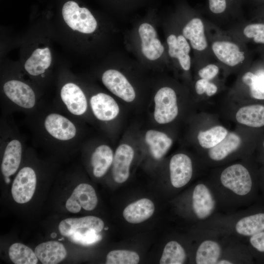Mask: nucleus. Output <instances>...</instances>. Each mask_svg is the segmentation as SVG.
I'll use <instances>...</instances> for the list:
<instances>
[{
	"instance_id": "obj_24",
	"label": "nucleus",
	"mask_w": 264,
	"mask_h": 264,
	"mask_svg": "<svg viewBox=\"0 0 264 264\" xmlns=\"http://www.w3.org/2000/svg\"><path fill=\"white\" fill-rule=\"evenodd\" d=\"M22 145L16 139L12 140L6 146L1 163L2 173L9 177L17 171L22 158Z\"/></svg>"
},
{
	"instance_id": "obj_9",
	"label": "nucleus",
	"mask_w": 264,
	"mask_h": 264,
	"mask_svg": "<svg viewBox=\"0 0 264 264\" xmlns=\"http://www.w3.org/2000/svg\"><path fill=\"white\" fill-rule=\"evenodd\" d=\"M98 199L95 190L89 184L81 183L73 190L67 200L66 207L72 213L80 211L81 208L87 211H91L95 208Z\"/></svg>"
},
{
	"instance_id": "obj_26",
	"label": "nucleus",
	"mask_w": 264,
	"mask_h": 264,
	"mask_svg": "<svg viewBox=\"0 0 264 264\" xmlns=\"http://www.w3.org/2000/svg\"><path fill=\"white\" fill-rule=\"evenodd\" d=\"M51 54L48 47L34 50L24 64L26 71L30 75L37 76L44 72L50 66Z\"/></svg>"
},
{
	"instance_id": "obj_22",
	"label": "nucleus",
	"mask_w": 264,
	"mask_h": 264,
	"mask_svg": "<svg viewBox=\"0 0 264 264\" xmlns=\"http://www.w3.org/2000/svg\"><path fill=\"white\" fill-rule=\"evenodd\" d=\"M154 203L148 198H142L128 205L124 210L123 217L129 222L139 223L149 219L154 211Z\"/></svg>"
},
{
	"instance_id": "obj_13",
	"label": "nucleus",
	"mask_w": 264,
	"mask_h": 264,
	"mask_svg": "<svg viewBox=\"0 0 264 264\" xmlns=\"http://www.w3.org/2000/svg\"><path fill=\"white\" fill-rule=\"evenodd\" d=\"M134 154L133 148L127 144H122L116 149L112 162V175L117 183H123L129 178Z\"/></svg>"
},
{
	"instance_id": "obj_31",
	"label": "nucleus",
	"mask_w": 264,
	"mask_h": 264,
	"mask_svg": "<svg viewBox=\"0 0 264 264\" xmlns=\"http://www.w3.org/2000/svg\"><path fill=\"white\" fill-rule=\"evenodd\" d=\"M235 230L240 235L252 236L264 231V213L244 217L235 225Z\"/></svg>"
},
{
	"instance_id": "obj_32",
	"label": "nucleus",
	"mask_w": 264,
	"mask_h": 264,
	"mask_svg": "<svg viewBox=\"0 0 264 264\" xmlns=\"http://www.w3.org/2000/svg\"><path fill=\"white\" fill-rule=\"evenodd\" d=\"M9 256L15 264H36L39 260L35 252L30 248L19 242L14 243L10 246Z\"/></svg>"
},
{
	"instance_id": "obj_29",
	"label": "nucleus",
	"mask_w": 264,
	"mask_h": 264,
	"mask_svg": "<svg viewBox=\"0 0 264 264\" xmlns=\"http://www.w3.org/2000/svg\"><path fill=\"white\" fill-rule=\"evenodd\" d=\"M241 143L240 136L234 132H228L219 144L209 149L208 155L214 161H220L237 150Z\"/></svg>"
},
{
	"instance_id": "obj_8",
	"label": "nucleus",
	"mask_w": 264,
	"mask_h": 264,
	"mask_svg": "<svg viewBox=\"0 0 264 264\" xmlns=\"http://www.w3.org/2000/svg\"><path fill=\"white\" fill-rule=\"evenodd\" d=\"M36 186V176L30 167L22 168L16 176L12 186L14 200L18 203H25L32 198Z\"/></svg>"
},
{
	"instance_id": "obj_6",
	"label": "nucleus",
	"mask_w": 264,
	"mask_h": 264,
	"mask_svg": "<svg viewBox=\"0 0 264 264\" xmlns=\"http://www.w3.org/2000/svg\"><path fill=\"white\" fill-rule=\"evenodd\" d=\"M220 180L224 187L238 196H245L251 190L252 182L249 172L241 164H233L223 170Z\"/></svg>"
},
{
	"instance_id": "obj_11",
	"label": "nucleus",
	"mask_w": 264,
	"mask_h": 264,
	"mask_svg": "<svg viewBox=\"0 0 264 264\" xmlns=\"http://www.w3.org/2000/svg\"><path fill=\"white\" fill-rule=\"evenodd\" d=\"M168 54L170 57L178 63L180 67L184 71H189L191 67L190 56L191 47L182 33L176 35L170 34L167 38Z\"/></svg>"
},
{
	"instance_id": "obj_41",
	"label": "nucleus",
	"mask_w": 264,
	"mask_h": 264,
	"mask_svg": "<svg viewBox=\"0 0 264 264\" xmlns=\"http://www.w3.org/2000/svg\"><path fill=\"white\" fill-rule=\"evenodd\" d=\"M259 10L260 12V14H264V5H262V6L260 8Z\"/></svg>"
},
{
	"instance_id": "obj_39",
	"label": "nucleus",
	"mask_w": 264,
	"mask_h": 264,
	"mask_svg": "<svg viewBox=\"0 0 264 264\" xmlns=\"http://www.w3.org/2000/svg\"><path fill=\"white\" fill-rule=\"evenodd\" d=\"M218 264H233L231 261L225 260V259H221L218 261L217 262Z\"/></svg>"
},
{
	"instance_id": "obj_23",
	"label": "nucleus",
	"mask_w": 264,
	"mask_h": 264,
	"mask_svg": "<svg viewBox=\"0 0 264 264\" xmlns=\"http://www.w3.org/2000/svg\"><path fill=\"white\" fill-rule=\"evenodd\" d=\"M145 140L152 155L157 160L164 156L173 144L172 139L167 134L154 130L146 132Z\"/></svg>"
},
{
	"instance_id": "obj_27",
	"label": "nucleus",
	"mask_w": 264,
	"mask_h": 264,
	"mask_svg": "<svg viewBox=\"0 0 264 264\" xmlns=\"http://www.w3.org/2000/svg\"><path fill=\"white\" fill-rule=\"evenodd\" d=\"M238 122L253 128L264 126V106L252 105L241 108L236 114Z\"/></svg>"
},
{
	"instance_id": "obj_35",
	"label": "nucleus",
	"mask_w": 264,
	"mask_h": 264,
	"mask_svg": "<svg viewBox=\"0 0 264 264\" xmlns=\"http://www.w3.org/2000/svg\"><path fill=\"white\" fill-rule=\"evenodd\" d=\"M139 262L138 254L132 251L115 250L107 255V264H137Z\"/></svg>"
},
{
	"instance_id": "obj_30",
	"label": "nucleus",
	"mask_w": 264,
	"mask_h": 264,
	"mask_svg": "<svg viewBox=\"0 0 264 264\" xmlns=\"http://www.w3.org/2000/svg\"><path fill=\"white\" fill-rule=\"evenodd\" d=\"M221 249L216 242L207 240L198 246L196 255L197 264H216L220 259Z\"/></svg>"
},
{
	"instance_id": "obj_33",
	"label": "nucleus",
	"mask_w": 264,
	"mask_h": 264,
	"mask_svg": "<svg viewBox=\"0 0 264 264\" xmlns=\"http://www.w3.org/2000/svg\"><path fill=\"white\" fill-rule=\"evenodd\" d=\"M227 130L222 126H215L204 131H200L198 135L199 145L204 149H211L227 135Z\"/></svg>"
},
{
	"instance_id": "obj_18",
	"label": "nucleus",
	"mask_w": 264,
	"mask_h": 264,
	"mask_svg": "<svg viewBox=\"0 0 264 264\" xmlns=\"http://www.w3.org/2000/svg\"><path fill=\"white\" fill-rule=\"evenodd\" d=\"M90 104L94 116L101 121L112 120L119 113V107L115 100L104 93L93 95L90 98Z\"/></svg>"
},
{
	"instance_id": "obj_42",
	"label": "nucleus",
	"mask_w": 264,
	"mask_h": 264,
	"mask_svg": "<svg viewBox=\"0 0 264 264\" xmlns=\"http://www.w3.org/2000/svg\"><path fill=\"white\" fill-rule=\"evenodd\" d=\"M104 229H105V230H107V229H108V228H107V227H104Z\"/></svg>"
},
{
	"instance_id": "obj_4",
	"label": "nucleus",
	"mask_w": 264,
	"mask_h": 264,
	"mask_svg": "<svg viewBox=\"0 0 264 264\" xmlns=\"http://www.w3.org/2000/svg\"><path fill=\"white\" fill-rule=\"evenodd\" d=\"M245 0H206L202 12L214 23L231 24V27L245 20L242 5Z\"/></svg>"
},
{
	"instance_id": "obj_19",
	"label": "nucleus",
	"mask_w": 264,
	"mask_h": 264,
	"mask_svg": "<svg viewBox=\"0 0 264 264\" xmlns=\"http://www.w3.org/2000/svg\"><path fill=\"white\" fill-rule=\"evenodd\" d=\"M192 206L197 217L204 220L210 216L215 207V201L209 189L205 184H197L192 195Z\"/></svg>"
},
{
	"instance_id": "obj_14",
	"label": "nucleus",
	"mask_w": 264,
	"mask_h": 264,
	"mask_svg": "<svg viewBox=\"0 0 264 264\" xmlns=\"http://www.w3.org/2000/svg\"><path fill=\"white\" fill-rule=\"evenodd\" d=\"M3 88L6 96L18 106L26 109H31L34 106L35 93L25 83L18 80H10L4 84Z\"/></svg>"
},
{
	"instance_id": "obj_21",
	"label": "nucleus",
	"mask_w": 264,
	"mask_h": 264,
	"mask_svg": "<svg viewBox=\"0 0 264 264\" xmlns=\"http://www.w3.org/2000/svg\"><path fill=\"white\" fill-rule=\"evenodd\" d=\"M34 252L39 260L44 264H57L66 256L64 245L57 241H48L40 243Z\"/></svg>"
},
{
	"instance_id": "obj_5",
	"label": "nucleus",
	"mask_w": 264,
	"mask_h": 264,
	"mask_svg": "<svg viewBox=\"0 0 264 264\" xmlns=\"http://www.w3.org/2000/svg\"><path fill=\"white\" fill-rule=\"evenodd\" d=\"M62 15L66 23L74 30L89 34L96 28L97 22L89 10L80 7L75 1H68L64 4Z\"/></svg>"
},
{
	"instance_id": "obj_2",
	"label": "nucleus",
	"mask_w": 264,
	"mask_h": 264,
	"mask_svg": "<svg viewBox=\"0 0 264 264\" xmlns=\"http://www.w3.org/2000/svg\"><path fill=\"white\" fill-rule=\"evenodd\" d=\"M188 20L182 26L181 33L194 50L196 65L198 68L215 61L207 38L205 18L195 10H189Z\"/></svg>"
},
{
	"instance_id": "obj_36",
	"label": "nucleus",
	"mask_w": 264,
	"mask_h": 264,
	"mask_svg": "<svg viewBox=\"0 0 264 264\" xmlns=\"http://www.w3.org/2000/svg\"><path fill=\"white\" fill-rule=\"evenodd\" d=\"M223 68L219 63L215 61L199 68L198 75L199 78L213 81L218 76L221 69Z\"/></svg>"
},
{
	"instance_id": "obj_43",
	"label": "nucleus",
	"mask_w": 264,
	"mask_h": 264,
	"mask_svg": "<svg viewBox=\"0 0 264 264\" xmlns=\"http://www.w3.org/2000/svg\"><path fill=\"white\" fill-rule=\"evenodd\" d=\"M263 145H264V144H263Z\"/></svg>"
},
{
	"instance_id": "obj_16",
	"label": "nucleus",
	"mask_w": 264,
	"mask_h": 264,
	"mask_svg": "<svg viewBox=\"0 0 264 264\" xmlns=\"http://www.w3.org/2000/svg\"><path fill=\"white\" fill-rule=\"evenodd\" d=\"M227 30L245 44L247 42L264 45V22H246L237 23Z\"/></svg>"
},
{
	"instance_id": "obj_20",
	"label": "nucleus",
	"mask_w": 264,
	"mask_h": 264,
	"mask_svg": "<svg viewBox=\"0 0 264 264\" xmlns=\"http://www.w3.org/2000/svg\"><path fill=\"white\" fill-rule=\"evenodd\" d=\"M61 97L68 110L73 114L81 115L87 109V101L82 89L76 84H65L61 90Z\"/></svg>"
},
{
	"instance_id": "obj_15",
	"label": "nucleus",
	"mask_w": 264,
	"mask_h": 264,
	"mask_svg": "<svg viewBox=\"0 0 264 264\" xmlns=\"http://www.w3.org/2000/svg\"><path fill=\"white\" fill-rule=\"evenodd\" d=\"M141 41V51L144 56L150 60H155L163 54L164 48L157 38L154 27L149 23L141 24L138 29Z\"/></svg>"
},
{
	"instance_id": "obj_25",
	"label": "nucleus",
	"mask_w": 264,
	"mask_h": 264,
	"mask_svg": "<svg viewBox=\"0 0 264 264\" xmlns=\"http://www.w3.org/2000/svg\"><path fill=\"white\" fill-rule=\"evenodd\" d=\"M113 156L112 150L107 145H101L95 149L90 162L95 177H101L105 175L112 164Z\"/></svg>"
},
{
	"instance_id": "obj_1",
	"label": "nucleus",
	"mask_w": 264,
	"mask_h": 264,
	"mask_svg": "<svg viewBox=\"0 0 264 264\" xmlns=\"http://www.w3.org/2000/svg\"><path fill=\"white\" fill-rule=\"evenodd\" d=\"M210 48L215 61L226 70L247 68L250 53L246 44L208 19L205 20Z\"/></svg>"
},
{
	"instance_id": "obj_3",
	"label": "nucleus",
	"mask_w": 264,
	"mask_h": 264,
	"mask_svg": "<svg viewBox=\"0 0 264 264\" xmlns=\"http://www.w3.org/2000/svg\"><path fill=\"white\" fill-rule=\"evenodd\" d=\"M104 223L99 218L88 216L79 218H67L59 225L61 234L73 242L85 246L93 244L102 240L99 233Z\"/></svg>"
},
{
	"instance_id": "obj_17",
	"label": "nucleus",
	"mask_w": 264,
	"mask_h": 264,
	"mask_svg": "<svg viewBox=\"0 0 264 264\" xmlns=\"http://www.w3.org/2000/svg\"><path fill=\"white\" fill-rule=\"evenodd\" d=\"M44 127L52 136L60 140H70L76 133L74 125L66 117L57 113H51L46 116Z\"/></svg>"
},
{
	"instance_id": "obj_34",
	"label": "nucleus",
	"mask_w": 264,
	"mask_h": 264,
	"mask_svg": "<svg viewBox=\"0 0 264 264\" xmlns=\"http://www.w3.org/2000/svg\"><path fill=\"white\" fill-rule=\"evenodd\" d=\"M186 259L183 247L176 241L168 242L163 249L159 261L160 264H182Z\"/></svg>"
},
{
	"instance_id": "obj_38",
	"label": "nucleus",
	"mask_w": 264,
	"mask_h": 264,
	"mask_svg": "<svg viewBox=\"0 0 264 264\" xmlns=\"http://www.w3.org/2000/svg\"><path fill=\"white\" fill-rule=\"evenodd\" d=\"M250 242L257 250L264 252V231L251 236Z\"/></svg>"
},
{
	"instance_id": "obj_10",
	"label": "nucleus",
	"mask_w": 264,
	"mask_h": 264,
	"mask_svg": "<svg viewBox=\"0 0 264 264\" xmlns=\"http://www.w3.org/2000/svg\"><path fill=\"white\" fill-rule=\"evenodd\" d=\"M102 80L110 92L123 100L132 102L135 99V92L133 88L120 71L108 69L103 73Z\"/></svg>"
},
{
	"instance_id": "obj_28",
	"label": "nucleus",
	"mask_w": 264,
	"mask_h": 264,
	"mask_svg": "<svg viewBox=\"0 0 264 264\" xmlns=\"http://www.w3.org/2000/svg\"><path fill=\"white\" fill-rule=\"evenodd\" d=\"M241 85L248 88L251 97L258 100H264V71L255 72L246 70L240 78Z\"/></svg>"
},
{
	"instance_id": "obj_37",
	"label": "nucleus",
	"mask_w": 264,
	"mask_h": 264,
	"mask_svg": "<svg viewBox=\"0 0 264 264\" xmlns=\"http://www.w3.org/2000/svg\"><path fill=\"white\" fill-rule=\"evenodd\" d=\"M194 87L197 94H205L208 97L215 95L219 90V87L215 82L202 78L197 80Z\"/></svg>"
},
{
	"instance_id": "obj_7",
	"label": "nucleus",
	"mask_w": 264,
	"mask_h": 264,
	"mask_svg": "<svg viewBox=\"0 0 264 264\" xmlns=\"http://www.w3.org/2000/svg\"><path fill=\"white\" fill-rule=\"evenodd\" d=\"M154 116L155 121L165 124L173 121L177 116L178 108L176 91L172 88H160L154 97Z\"/></svg>"
},
{
	"instance_id": "obj_40",
	"label": "nucleus",
	"mask_w": 264,
	"mask_h": 264,
	"mask_svg": "<svg viewBox=\"0 0 264 264\" xmlns=\"http://www.w3.org/2000/svg\"><path fill=\"white\" fill-rule=\"evenodd\" d=\"M252 2L256 3L257 4H261L262 5H264V0H249Z\"/></svg>"
},
{
	"instance_id": "obj_12",
	"label": "nucleus",
	"mask_w": 264,
	"mask_h": 264,
	"mask_svg": "<svg viewBox=\"0 0 264 264\" xmlns=\"http://www.w3.org/2000/svg\"><path fill=\"white\" fill-rule=\"evenodd\" d=\"M169 169L172 185L177 188L182 187L191 179L193 174L192 160L185 154H176L170 160Z\"/></svg>"
}]
</instances>
